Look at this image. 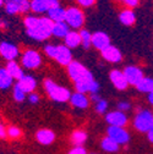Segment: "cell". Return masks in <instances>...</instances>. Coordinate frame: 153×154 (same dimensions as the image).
Wrapping results in <instances>:
<instances>
[{"label": "cell", "instance_id": "d590c367", "mask_svg": "<svg viewBox=\"0 0 153 154\" xmlns=\"http://www.w3.org/2000/svg\"><path fill=\"white\" fill-rule=\"evenodd\" d=\"M67 154H87V150L82 146H75L72 149L69 150Z\"/></svg>", "mask_w": 153, "mask_h": 154}, {"label": "cell", "instance_id": "e575fe53", "mask_svg": "<svg viewBox=\"0 0 153 154\" xmlns=\"http://www.w3.org/2000/svg\"><path fill=\"white\" fill-rule=\"evenodd\" d=\"M120 2L125 6H127V9H133L140 5V0H120Z\"/></svg>", "mask_w": 153, "mask_h": 154}, {"label": "cell", "instance_id": "5bb4252c", "mask_svg": "<svg viewBox=\"0 0 153 154\" xmlns=\"http://www.w3.org/2000/svg\"><path fill=\"white\" fill-rule=\"evenodd\" d=\"M92 45L97 50L102 51L110 45V38L107 33H104L102 31L94 32L92 34Z\"/></svg>", "mask_w": 153, "mask_h": 154}, {"label": "cell", "instance_id": "603a6c76", "mask_svg": "<svg viewBox=\"0 0 153 154\" xmlns=\"http://www.w3.org/2000/svg\"><path fill=\"white\" fill-rule=\"evenodd\" d=\"M69 32H70V27H69V25L65 21H63V22H54L52 35H54L55 38H65Z\"/></svg>", "mask_w": 153, "mask_h": 154}, {"label": "cell", "instance_id": "ee69618b", "mask_svg": "<svg viewBox=\"0 0 153 154\" xmlns=\"http://www.w3.org/2000/svg\"><path fill=\"white\" fill-rule=\"evenodd\" d=\"M91 154H98V153H91Z\"/></svg>", "mask_w": 153, "mask_h": 154}, {"label": "cell", "instance_id": "7c38bea8", "mask_svg": "<svg viewBox=\"0 0 153 154\" xmlns=\"http://www.w3.org/2000/svg\"><path fill=\"white\" fill-rule=\"evenodd\" d=\"M54 59L63 66H69V64L72 61V51L65 44H59L56 45V53Z\"/></svg>", "mask_w": 153, "mask_h": 154}, {"label": "cell", "instance_id": "9c48e42d", "mask_svg": "<svg viewBox=\"0 0 153 154\" xmlns=\"http://www.w3.org/2000/svg\"><path fill=\"white\" fill-rule=\"evenodd\" d=\"M108 137L114 140L118 144H126L130 141V134L124 127L119 126H109L107 130Z\"/></svg>", "mask_w": 153, "mask_h": 154}, {"label": "cell", "instance_id": "9a60e30c", "mask_svg": "<svg viewBox=\"0 0 153 154\" xmlns=\"http://www.w3.org/2000/svg\"><path fill=\"white\" fill-rule=\"evenodd\" d=\"M109 79H110V82L114 85V87L119 91H124L129 86V82L126 80L124 72L120 70H111L109 73Z\"/></svg>", "mask_w": 153, "mask_h": 154}, {"label": "cell", "instance_id": "ac0fdd59", "mask_svg": "<svg viewBox=\"0 0 153 154\" xmlns=\"http://www.w3.org/2000/svg\"><path fill=\"white\" fill-rule=\"evenodd\" d=\"M70 103L72 106L79 108V109H87L89 105V99L87 98V95H85V93H80L76 92L73 94H71L70 97Z\"/></svg>", "mask_w": 153, "mask_h": 154}, {"label": "cell", "instance_id": "1f68e13d", "mask_svg": "<svg viewBox=\"0 0 153 154\" xmlns=\"http://www.w3.org/2000/svg\"><path fill=\"white\" fill-rule=\"evenodd\" d=\"M95 111H97L98 114H104L108 109V102L104 100V99H101L99 102L95 103V106H94Z\"/></svg>", "mask_w": 153, "mask_h": 154}, {"label": "cell", "instance_id": "ab89813d", "mask_svg": "<svg viewBox=\"0 0 153 154\" xmlns=\"http://www.w3.org/2000/svg\"><path fill=\"white\" fill-rule=\"evenodd\" d=\"M102 98L99 97V94L98 93H95V94H91V100H93L94 103H97V102H99Z\"/></svg>", "mask_w": 153, "mask_h": 154}, {"label": "cell", "instance_id": "3957f363", "mask_svg": "<svg viewBox=\"0 0 153 154\" xmlns=\"http://www.w3.org/2000/svg\"><path fill=\"white\" fill-rule=\"evenodd\" d=\"M44 89L50 97V99H53L54 102L65 103V102L70 100L71 92L65 87H61L59 85H56L52 80H45L44 81Z\"/></svg>", "mask_w": 153, "mask_h": 154}, {"label": "cell", "instance_id": "ffe728a7", "mask_svg": "<svg viewBox=\"0 0 153 154\" xmlns=\"http://www.w3.org/2000/svg\"><path fill=\"white\" fill-rule=\"evenodd\" d=\"M64 44L70 49H76L81 45V35L80 32L76 29H72L67 33V35L64 38Z\"/></svg>", "mask_w": 153, "mask_h": 154}, {"label": "cell", "instance_id": "4dcf8cb0", "mask_svg": "<svg viewBox=\"0 0 153 154\" xmlns=\"http://www.w3.org/2000/svg\"><path fill=\"white\" fill-rule=\"evenodd\" d=\"M21 134H22V132H21V130L18 128L17 126H10V127L8 128V137H10V138H12V140L20 138Z\"/></svg>", "mask_w": 153, "mask_h": 154}, {"label": "cell", "instance_id": "484cf974", "mask_svg": "<svg viewBox=\"0 0 153 154\" xmlns=\"http://www.w3.org/2000/svg\"><path fill=\"white\" fill-rule=\"evenodd\" d=\"M14 79L6 69H0V89H8L12 86Z\"/></svg>", "mask_w": 153, "mask_h": 154}, {"label": "cell", "instance_id": "f1b7e54d", "mask_svg": "<svg viewBox=\"0 0 153 154\" xmlns=\"http://www.w3.org/2000/svg\"><path fill=\"white\" fill-rule=\"evenodd\" d=\"M80 35H81V45L85 49H89L92 45V33L87 29H81L80 31Z\"/></svg>", "mask_w": 153, "mask_h": 154}, {"label": "cell", "instance_id": "f35d334b", "mask_svg": "<svg viewBox=\"0 0 153 154\" xmlns=\"http://www.w3.org/2000/svg\"><path fill=\"white\" fill-rule=\"evenodd\" d=\"M8 137V130L3 124H0V138H5Z\"/></svg>", "mask_w": 153, "mask_h": 154}, {"label": "cell", "instance_id": "6da1fadb", "mask_svg": "<svg viewBox=\"0 0 153 154\" xmlns=\"http://www.w3.org/2000/svg\"><path fill=\"white\" fill-rule=\"evenodd\" d=\"M67 73L75 82V88L80 93L95 94L99 92V83L94 80L92 72L80 61H71L67 66Z\"/></svg>", "mask_w": 153, "mask_h": 154}, {"label": "cell", "instance_id": "83f0119b", "mask_svg": "<svg viewBox=\"0 0 153 154\" xmlns=\"http://www.w3.org/2000/svg\"><path fill=\"white\" fill-rule=\"evenodd\" d=\"M136 88L142 93H152L153 92V79L143 77V80L136 86Z\"/></svg>", "mask_w": 153, "mask_h": 154}, {"label": "cell", "instance_id": "e0dca14e", "mask_svg": "<svg viewBox=\"0 0 153 154\" xmlns=\"http://www.w3.org/2000/svg\"><path fill=\"white\" fill-rule=\"evenodd\" d=\"M36 140L43 146H49L55 140V133L49 128H42L39 131H37Z\"/></svg>", "mask_w": 153, "mask_h": 154}, {"label": "cell", "instance_id": "44dd1931", "mask_svg": "<svg viewBox=\"0 0 153 154\" xmlns=\"http://www.w3.org/2000/svg\"><path fill=\"white\" fill-rule=\"evenodd\" d=\"M119 21L124 26H127V27L133 26L136 22V15L132 9H125L123 11H120V14H119Z\"/></svg>", "mask_w": 153, "mask_h": 154}, {"label": "cell", "instance_id": "277c9868", "mask_svg": "<svg viewBox=\"0 0 153 154\" xmlns=\"http://www.w3.org/2000/svg\"><path fill=\"white\" fill-rule=\"evenodd\" d=\"M86 21V16L82 9L77 6H70L66 9V17L65 22L69 25L70 28L72 29H82L83 25Z\"/></svg>", "mask_w": 153, "mask_h": 154}, {"label": "cell", "instance_id": "5b68a950", "mask_svg": "<svg viewBox=\"0 0 153 154\" xmlns=\"http://www.w3.org/2000/svg\"><path fill=\"white\" fill-rule=\"evenodd\" d=\"M153 126V112L149 110H141L133 119V127L139 132H148Z\"/></svg>", "mask_w": 153, "mask_h": 154}, {"label": "cell", "instance_id": "8992f818", "mask_svg": "<svg viewBox=\"0 0 153 154\" xmlns=\"http://www.w3.org/2000/svg\"><path fill=\"white\" fill-rule=\"evenodd\" d=\"M4 8L8 15L27 14L31 10V0H4Z\"/></svg>", "mask_w": 153, "mask_h": 154}, {"label": "cell", "instance_id": "d6a6232c", "mask_svg": "<svg viewBox=\"0 0 153 154\" xmlns=\"http://www.w3.org/2000/svg\"><path fill=\"white\" fill-rule=\"evenodd\" d=\"M44 53L47 56L50 57V59H54L55 53H56V45L55 44H47L44 47Z\"/></svg>", "mask_w": 153, "mask_h": 154}, {"label": "cell", "instance_id": "8d00e7d4", "mask_svg": "<svg viewBox=\"0 0 153 154\" xmlns=\"http://www.w3.org/2000/svg\"><path fill=\"white\" fill-rule=\"evenodd\" d=\"M130 108H131V105L129 102H119L118 103V110H120V111L125 112V111L130 110Z\"/></svg>", "mask_w": 153, "mask_h": 154}, {"label": "cell", "instance_id": "4316f807", "mask_svg": "<svg viewBox=\"0 0 153 154\" xmlns=\"http://www.w3.org/2000/svg\"><path fill=\"white\" fill-rule=\"evenodd\" d=\"M87 141V133L82 130H76L71 133V142L75 146H82Z\"/></svg>", "mask_w": 153, "mask_h": 154}, {"label": "cell", "instance_id": "7bdbcfd3", "mask_svg": "<svg viewBox=\"0 0 153 154\" xmlns=\"http://www.w3.org/2000/svg\"><path fill=\"white\" fill-rule=\"evenodd\" d=\"M4 5V0H0V8H2Z\"/></svg>", "mask_w": 153, "mask_h": 154}, {"label": "cell", "instance_id": "74e56055", "mask_svg": "<svg viewBox=\"0 0 153 154\" xmlns=\"http://www.w3.org/2000/svg\"><path fill=\"white\" fill-rule=\"evenodd\" d=\"M28 100H30L31 104H37L38 102H39V94H37V93H34V92L30 93V95H28Z\"/></svg>", "mask_w": 153, "mask_h": 154}, {"label": "cell", "instance_id": "d6986e66", "mask_svg": "<svg viewBox=\"0 0 153 154\" xmlns=\"http://www.w3.org/2000/svg\"><path fill=\"white\" fill-rule=\"evenodd\" d=\"M17 85L20 86V88L25 93H32L37 87V81H36L34 77H32L30 75H25V76L21 77L20 80H18Z\"/></svg>", "mask_w": 153, "mask_h": 154}, {"label": "cell", "instance_id": "b9f144b4", "mask_svg": "<svg viewBox=\"0 0 153 154\" xmlns=\"http://www.w3.org/2000/svg\"><path fill=\"white\" fill-rule=\"evenodd\" d=\"M148 102L151 105H153V92L152 93H148Z\"/></svg>", "mask_w": 153, "mask_h": 154}, {"label": "cell", "instance_id": "2e32d148", "mask_svg": "<svg viewBox=\"0 0 153 154\" xmlns=\"http://www.w3.org/2000/svg\"><path fill=\"white\" fill-rule=\"evenodd\" d=\"M101 54H102V57H103L105 61L111 63V64H118V63H120L121 59H123L121 51H120L117 47H114V45H111V44H110L108 48H105L104 50H102Z\"/></svg>", "mask_w": 153, "mask_h": 154}, {"label": "cell", "instance_id": "4fadbf2b", "mask_svg": "<svg viewBox=\"0 0 153 154\" xmlns=\"http://www.w3.org/2000/svg\"><path fill=\"white\" fill-rule=\"evenodd\" d=\"M105 121L110 126H119L124 127L127 124V116L124 111L115 110V111H110L105 115Z\"/></svg>", "mask_w": 153, "mask_h": 154}, {"label": "cell", "instance_id": "60d3db41", "mask_svg": "<svg viewBox=\"0 0 153 154\" xmlns=\"http://www.w3.org/2000/svg\"><path fill=\"white\" fill-rule=\"evenodd\" d=\"M148 134H147V137H148V141L151 142V143H153V126L151 127V130L147 132Z\"/></svg>", "mask_w": 153, "mask_h": 154}, {"label": "cell", "instance_id": "cb8c5ba5", "mask_svg": "<svg viewBox=\"0 0 153 154\" xmlns=\"http://www.w3.org/2000/svg\"><path fill=\"white\" fill-rule=\"evenodd\" d=\"M5 69L8 70V72L10 73V76L12 77L14 80H17V81H18L22 76H25V73H23L21 66L18 65L15 60H14V61H8V65H6Z\"/></svg>", "mask_w": 153, "mask_h": 154}, {"label": "cell", "instance_id": "f546056e", "mask_svg": "<svg viewBox=\"0 0 153 154\" xmlns=\"http://www.w3.org/2000/svg\"><path fill=\"white\" fill-rule=\"evenodd\" d=\"M26 94H27V93H25V92L20 88V86H18L17 83L15 85V87H14V89H12V97H14V99H15L16 102H23V100L26 99Z\"/></svg>", "mask_w": 153, "mask_h": 154}, {"label": "cell", "instance_id": "52a82bcc", "mask_svg": "<svg viewBox=\"0 0 153 154\" xmlns=\"http://www.w3.org/2000/svg\"><path fill=\"white\" fill-rule=\"evenodd\" d=\"M21 64L25 69H28V70L38 69L42 64V56L37 50L27 49L23 51L21 56Z\"/></svg>", "mask_w": 153, "mask_h": 154}, {"label": "cell", "instance_id": "8fae6325", "mask_svg": "<svg viewBox=\"0 0 153 154\" xmlns=\"http://www.w3.org/2000/svg\"><path fill=\"white\" fill-rule=\"evenodd\" d=\"M18 47L11 42H2L0 43V55H2L5 60L14 61L18 56Z\"/></svg>", "mask_w": 153, "mask_h": 154}, {"label": "cell", "instance_id": "ba28073f", "mask_svg": "<svg viewBox=\"0 0 153 154\" xmlns=\"http://www.w3.org/2000/svg\"><path fill=\"white\" fill-rule=\"evenodd\" d=\"M59 5V0H31V11L34 14H47L50 9Z\"/></svg>", "mask_w": 153, "mask_h": 154}, {"label": "cell", "instance_id": "30bf717a", "mask_svg": "<svg viewBox=\"0 0 153 154\" xmlns=\"http://www.w3.org/2000/svg\"><path fill=\"white\" fill-rule=\"evenodd\" d=\"M123 72H124V75H125V77H126L129 85L135 86V87L143 80V77H145V76H143V71H142L140 67L135 66V65H129V66H126Z\"/></svg>", "mask_w": 153, "mask_h": 154}, {"label": "cell", "instance_id": "d4e9b609", "mask_svg": "<svg viewBox=\"0 0 153 154\" xmlns=\"http://www.w3.org/2000/svg\"><path fill=\"white\" fill-rule=\"evenodd\" d=\"M119 146L120 144H118L114 140H111L110 137H104L103 140H102V142H101V147H102V149L104 150V152H108V153H115V152H118L119 150Z\"/></svg>", "mask_w": 153, "mask_h": 154}, {"label": "cell", "instance_id": "7a4b0ae2", "mask_svg": "<svg viewBox=\"0 0 153 154\" xmlns=\"http://www.w3.org/2000/svg\"><path fill=\"white\" fill-rule=\"evenodd\" d=\"M23 25L26 27V33L30 38L38 42H43L52 35L54 22L48 16L38 17L34 15H27L23 18Z\"/></svg>", "mask_w": 153, "mask_h": 154}, {"label": "cell", "instance_id": "7402d4cb", "mask_svg": "<svg viewBox=\"0 0 153 154\" xmlns=\"http://www.w3.org/2000/svg\"><path fill=\"white\" fill-rule=\"evenodd\" d=\"M47 14H48V17L53 22H63V21H65V17H66V9H64L59 5L56 8L50 9Z\"/></svg>", "mask_w": 153, "mask_h": 154}, {"label": "cell", "instance_id": "836d02e7", "mask_svg": "<svg viewBox=\"0 0 153 154\" xmlns=\"http://www.w3.org/2000/svg\"><path fill=\"white\" fill-rule=\"evenodd\" d=\"M97 0H76V3L80 8H83V9H88V8H92Z\"/></svg>", "mask_w": 153, "mask_h": 154}]
</instances>
